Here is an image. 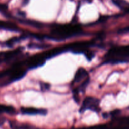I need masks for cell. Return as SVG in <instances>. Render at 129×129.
I'll return each instance as SVG.
<instances>
[{
	"label": "cell",
	"mask_w": 129,
	"mask_h": 129,
	"mask_svg": "<svg viewBox=\"0 0 129 129\" xmlns=\"http://www.w3.org/2000/svg\"><path fill=\"white\" fill-rule=\"evenodd\" d=\"M50 87V84L47 83H41V89L42 90H47Z\"/></svg>",
	"instance_id": "12"
},
{
	"label": "cell",
	"mask_w": 129,
	"mask_h": 129,
	"mask_svg": "<svg viewBox=\"0 0 129 129\" xmlns=\"http://www.w3.org/2000/svg\"><path fill=\"white\" fill-rule=\"evenodd\" d=\"M100 100L94 97H87L84 99L81 108L80 109V112L90 110L94 111H98L100 108Z\"/></svg>",
	"instance_id": "4"
},
{
	"label": "cell",
	"mask_w": 129,
	"mask_h": 129,
	"mask_svg": "<svg viewBox=\"0 0 129 129\" xmlns=\"http://www.w3.org/2000/svg\"><path fill=\"white\" fill-rule=\"evenodd\" d=\"M12 127L13 129H38L33 126L27 124H16L13 123L12 124Z\"/></svg>",
	"instance_id": "9"
},
{
	"label": "cell",
	"mask_w": 129,
	"mask_h": 129,
	"mask_svg": "<svg viewBox=\"0 0 129 129\" xmlns=\"http://www.w3.org/2000/svg\"><path fill=\"white\" fill-rule=\"evenodd\" d=\"M126 32H129V27H125V28L120 29L118 31V33L120 34H123V33H126Z\"/></svg>",
	"instance_id": "13"
},
{
	"label": "cell",
	"mask_w": 129,
	"mask_h": 129,
	"mask_svg": "<svg viewBox=\"0 0 129 129\" xmlns=\"http://www.w3.org/2000/svg\"><path fill=\"white\" fill-rule=\"evenodd\" d=\"M112 2L118 8L121 10H126L129 6V3L125 0H112Z\"/></svg>",
	"instance_id": "8"
},
{
	"label": "cell",
	"mask_w": 129,
	"mask_h": 129,
	"mask_svg": "<svg viewBox=\"0 0 129 129\" xmlns=\"http://www.w3.org/2000/svg\"><path fill=\"white\" fill-rule=\"evenodd\" d=\"M104 63L117 64L129 62V45L113 47L104 56Z\"/></svg>",
	"instance_id": "2"
},
{
	"label": "cell",
	"mask_w": 129,
	"mask_h": 129,
	"mask_svg": "<svg viewBox=\"0 0 129 129\" xmlns=\"http://www.w3.org/2000/svg\"><path fill=\"white\" fill-rule=\"evenodd\" d=\"M21 111L22 114L30 115H46L47 114V110L46 109L36 108L33 107H23L21 108Z\"/></svg>",
	"instance_id": "6"
},
{
	"label": "cell",
	"mask_w": 129,
	"mask_h": 129,
	"mask_svg": "<svg viewBox=\"0 0 129 129\" xmlns=\"http://www.w3.org/2000/svg\"><path fill=\"white\" fill-rule=\"evenodd\" d=\"M125 12H126V13H129V6L127 7V8H126V10H125Z\"/></svg>",
	"instance_id": "14"
},
{
	"label": "cell",
	"mask_w": 129,
	"mask_h": 129,
	"mask_svg": "<svg viewBox=\"0 0 129 129\" xmlns=\"http://www.w3.org/2000/svg\"><path fill=\"white\" fill-rule=\"evenodd\" d=\"M88 77L89 75H88V72H87V70L84 68H79L75 73L72 85H74L75 84H78L82 80H85Z\"/></svg>",
	"instance_id": "7"
},
{
	"label": "cell",
	"mask_w": 129,
	"mask_h": 129,
	"mask_svg": "<svg viewBox=\"0 0 129 129\" xmlns=\"http://www.w3.org/2000/svg\"><path fill=\"white\" fill-rule=\"evenodd\" d=\"M30 46V48H46L49 47V46L48 45H42V44H32V45L28 46V47Z\"/></svg>",
	"instance_id": "11"
},
{
	"label": "cell",
	"mask_w": 129,
	"mask_h": 129,
	"mask_svg": "<svg viewBox=\"0 0 129 129\" xmlns=\"http://www.w3.org/2000/svg\"><path fill=\"white\" fill-rule=\"evenodd\" d=\"M94 43L92 41H80L68 44L66 45V47L68 51H72V53L76 54L83 53L85 54L88 51H89V48L94 46Z\"/></svg>",
	"instance_id": "3"
},
{
	"label": "cell",
	"mask_w": 129,
	"mask_h": 129,
	"mask_svg": "<svg viewBox=\"0 0 129 129\" xmlns=\"http://www.w3.org/2000/svg\"><path fill=\"white\" fill-rule=\"evenodd\" d=\"M22 23H25V24L27 25H29L32 26V27H34L36 28H41L42 27V24L40 23L39 22H36V21H31V20H23L21 21Z\"/></svg>",
	"instance_id": "10"
},
{
	"label": "cell",
	"mask_w": 129,
	"mask_h": 129,
	"mask_svg": "<svg viewBox=\"0 0 129 129\" xmlns=\"http://www.w3.org/2000/svg\"><path fill=\"white\" fill-rule=\"evenodd\" d=\"M46 59L44 53H41L30 57L26 61V64L28 69H34L43 66Z\"/></svg>",
	"instance_id": "5"
},
{
	"label": "cell",
	"mask_w": 129,
	"mask_h": 129,
	"mask_svg": "<svg viewBox=\"0 0 129 129\" xmlns=\"http://www.w3.org/2000/svg\"><path fill=\"white\" fill-rule=\"evenodd\" d=\"M82 33V28L79 25H56L51 30L50 34L44 36V38L50 40L61 41L72 37L81 35Z\"/></svg>",
	"instance_id": "1"
}]
</instances>
